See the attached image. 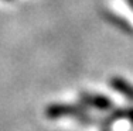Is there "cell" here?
Segmentation results:
<instances>
[{"label": "cell", "mask_w": 133, "mask_h": 131, "mask_svg": "<svg viewBox=\"0 0 133 131\" xmlns=\"http://www.w3.org/2000/svg\"><path fill=\"white\" fill-rule=\"evenodd\" d=\"M82 102H85L87 104L92 106V107H96L99 110H109L112 107V102L109 100L105 96L101 95H87L82 96Z\"/></svg>", "instance_id": "obj_1"}, {"label": "cell", "mask_w": 133, "mask_h": 131, "mask_svg": "<svg viewBox=\"0 0 133 131\" xmlns=\"http://www.w3.org/2000/svg\"><path fill=\"white\" fill-rule=\"evenodd\" d=\"M110 86H112L115 90L120 92L123 96H125V97L133 100V86L130 85V83L126 82L125 79H120V78H113V79L110 80Z\"/></svg>", "instance_id": "obj_2"}]
</instances>
